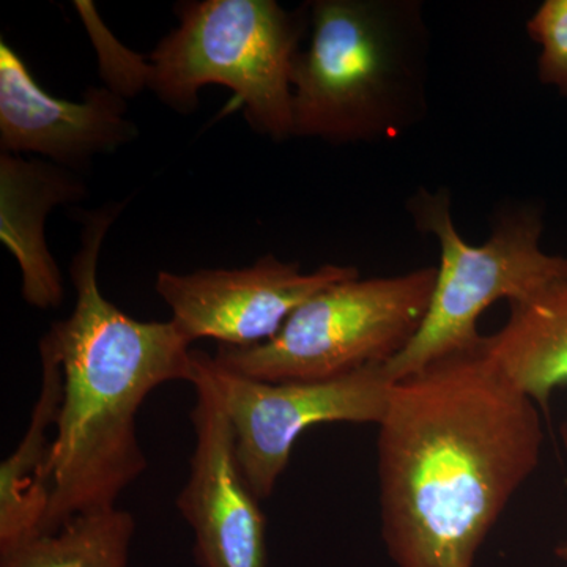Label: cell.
Returning <instances> with one entry per match:
<instances>
[{"label":"cell","instance_id":"cell-1","mask_svg":"<svg viewBox=\"0 0 567 567\" xmlns=\"http://www.w3.org/2000/svg\"><path fill=\"white\" fill-rule=\"evenodd\" d=\"M543 446L539 406L499 372L484 339L395 382L377 439L394 565L475 567Z\"/></svg>","mask_w":567,"mask_h":567},{"label":"cell","instance_id":"cell-2","mask_svg":"<svg viewBox=\"0 0 567 567\" xmlns=\"http://www.w3.org/2000/svg\"><path fill=\"white\" fill-rule=\"evenodd\" d=\"M123 207L80 212L81 246L70 265L76 303L40 339L39 350L58 361L63 375L41 536L71 518L117 507L147 470L136 429L141 405L164 383L194 379L193 342L173 320L133 319L100 289V252Z\"/></svg>","mask_w":567,"mask_h":567},{"label":"cell","instance_id":"cell-3","mask_svg":"<svg viewBox=\"0 0 567 567\" xmlns=\"http://www.w3.org/2000/svg\"><path fill=\"white\" fill-rule=\"evenodd\" d=\"M295 55L293 137L333 145L401 136L427 111L429 31L416 0H312Z\"/></svg>","mask_w":567,"mask_h":567},{"label":"cell","instance_id":"cell-4","mask_svg":"<svg viewBox=\"0 0 567 567\" xmlns=\"http://www.w3.org/2000/svg\"><path fill=\"white\" fill-rule=\"evenodd\" d=\"M178 25L144 61L134 63V91L148 89L169 110H199L205 85H224L245 107L246 122L276 142L293 137L295 55L309 31L308 3L286 10L276 0H185Z\"/></svg>","mask_w":567,"mask_h":567},{"label":"cell","instance_id":"cell-5","mask_svg":"<svg viewBox=\"0 0 567 567\" xmlns=\"http://www.w3.org/2000/svg\"><path fill=\"white\" fill-rule=\"evenodd\" d=\"M406 210L421 234L439 241L440 264L420 331L385 364L394 382L481 344L477 323L496 301L520 303L567 278V257L544 251L543 215L536 207L502 208L483 245H470L458 234L445 189H417Z\"/></svg>","mask_w":567,"mask_h":567},{"label":"cell","instance_id":"cell-6","mask_svg":"<svg viewBox=\"0 0 567 567\" xmlns=\"http://www.w3.org/2000/svg\"><path fill=\"white\" fill-rule=\"evenodd\" d=\"M436 267L333 284L306 300L270 341L219 346L216 363L262 382H315L390 363L413 341L434 293Z\"/></svg>","mask_w":567,"mask_h":567},{"label":"cell","instance_id":"cell-7","mask_svg":"<svg viewBox=\"0 0 567 567\" xmlns=\"http://www.w3.org/2000/svg\"><path fill=\"white\" fill-rule=\"evenodd\" d=\"M210 377L235 436V453L246 484L259 502L274 495L295 442L319 424L382 423L394 380L385 364L315 382H262L235 374L212 354L194 350Z\"/></svg>","mask_w":567,"mask_h":567},{"label":"cell","instance_id":"cell-8","mask_svg":"<svg viewBox=\"0 0 567 567\" xmlns=\"http://www.w3.org/2000/svg\"><path fill=\"white\" fill-rule=\"evenodd\" d=\"M357 276L360 271L350 265L303 271L298 262L267 254L245 268L163 270L155 290L189 342L215 339L224 347H251L274 339L312 295Z\"/></svg>","mask_w":567,"mask_h":567},{"label":"cell","instance_id":"cell-9","mask_svg":"<svg viewBox=\"0 0 567 567\" xmlns=\"http://www.w3.org/2000/svg\"><path fill=\"white\" fill-rule=\"evenodd\" d=\"M196 402L189 476L175 499L199 567H268L267 518L246 484L218 390L193 350Z\"/></svg>","mask_w":567,"mask_h":567},{"label":"cell","instance_id":"cell-10","mask_svg":"<svg viewBox=\"0 0 567 567\" xmlns=\"http://www.w3.org/2000/svg\"><path fill=\"white\" fill-rule=\"evenodd\" d=\"M140 136L125 96L91 85L81 102L41 89L9 41L0 40V151L32 153L81 173L92 159L111 155Z\"/></svg>","mask_w":567,"mask_h":567},{"label":"cell","instance_id":"cell-11","mask_svg":"<svg viewBox=\"0 0 567 567\" xmlns=\"http://www.w3.org/2000/svg\"><path fill=\"white\" fill-rule=\"evenodd\" d=\"M78 173L47 162L0 153V240L21 271V295L40 311L61 308L65 286L48 246V215L59 205L87 197Z\"/></svg>","mask_w":567,"mask_h":567},{"label":"cell","instance_id":"cell-12","mask_svg":"<svg viewBox=\"0 0 567 567\" xmlns=\"http://www.w3.org/2000/svg\"><path fill=\"white\" fill-rule=\"evenodd\" d=\"M40 352L41 386L17 450L0 464V559L43 533L50 509L51 454L63 399L61 365Z\"/></svg>","mask_w":567,"mask_h":567},{"label":"cell","instance_id":"cell-13","mask_svg":"<svg viewBox=\"0 0 567 567\" xmlns=\"http://www.w3.org/2000/svg\"><path fill=\"white\" fill-rule=\"evenodd\" d=\"M484 349L503 375L537 406L567 386V278L529 300L509 305V316ZM567 450V420L561 427Z\"/></svg>","mask_w":567,"mask_h":567},{"label":"cell","instance_id":"cell-14","mask_svg":"<svg viewBox=\"0 0 567 567\" xmlns=\"http://www.w3.org/2000/svg\"><path fill=\"white\" fill-rule=\"evenodd\" d=\"M136 520L121 507L84 514L25 544L0 567H128Z\"/></svg>","mask_w":567,"mask_h":567},{"label":"cell","instance_id":"cell-15","mask_svg":"<svg viewBox=\"0 0 567 567\" xmlns=\"http://www.w3.org/2000/svg\"><path fill=\"white\" fill-rule=\"evenodd\" d=\"M527 32L539 47V81L567 96V0H546L529 18Z\"/></svg>","mask_w":567,"mask_h":567},{"label":"cell","instance_id":"cell-16","mask_svg":"<svg viewBox=\"0 0 567 567\" xmlns=\"http://www.w3.org/2000/svg\"><path fill=\"white\" fill-rule=\"evenodd\" d=\"M557 555L559 558L566 559L567 561V540L557 548Z\"/></svg>","mask_w":567,"mask_h":567}]
</instances>
